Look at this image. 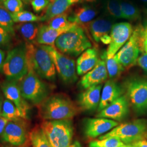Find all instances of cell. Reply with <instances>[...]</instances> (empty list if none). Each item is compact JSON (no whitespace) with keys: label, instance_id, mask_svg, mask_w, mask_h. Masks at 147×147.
I'll return each instance as SVG.
<instances>
[{"label":"cell","instance_id":"cell-39","mask_svg":"<svg viewBox=\"0 0 147 147\" xmlns=\"http://www.w3.org/2000/svg\"><path fill=\"white\" fill-rule=\"evenodd\" d=\"M5 59V53L0 48V71H2Z\"/></svg>","mask_w":147,"mask_h":147},{"label":"cell","instance_id":"cell-1","mask_svg":"<svg viewBox=\"0 0 147 147\" xmlns=\"http://www.w3.org/2000/svg\"><path fill=\"white\" fill-rule=\"evenodd\" d=\"M78 110L72 100L61 94L49 96L38 105L39 116L45 121L70 119L78 113Z\"/></svg>","mask_w":147,"mask_h":147},{"label":"cell","instance_id":"cell-10","mask_svg":"<svg viewBox=\"0 0 147 147\" xmlns=\"http://www.w3.org/2000/svg\"><path fill=\"white\" fill-rule=\"evenodd\" d=\"M129 100L139 113L147 111V79H134L125 85Z\"/></svg>","mask_w":147,"mask_h":147},{"label":"cell","instance_id":"cell-28","mask_svg":"<svg viewBox=\"0 0 147 147\" xmlns=\"http://www.w3.org/2000/svg\"><path fill=\"white\" fill-rule=\"evenodd\" d=\"M0 26L8 32L11 36H15L14 22L11 13L0 3Z\"/></svg>","mask_w":147,"mask_h":147},{"label":"cell","instance_id":"cell-19","mask_svg":"<svg viewBox=\"0 0 147 147\" xmlns=\"http://www.w3.org/2000/svg\"><path fill=\"white\" fill-rule=\"evenodd\" d=\"M98 53L95 48H89L80 55L76 64V73L79 75H83L92 69L99 61Z\"/></svg>","mask_w":147,"mask_h":147},{"label":"cell","instance_id":"cell-43","mask_svg":"<svg viewBox=\"0 0 147 147\" xmlns=\"http://www.w3.org/2000/svg\"><path fill=\"white\" fill-rule=\"evenodd\" d=\"M69 147H81V143L79 141H76L74 142Z\"/></svg>","mask_w":147,"mask_h":147},{"label":"cell","instance_id":"cell-24","mask_svg":"<svg viewBox=\"0 0 147 147\" xmlns=\"http://www.w3.org/2000/svg\"><path fill=\"white\" fill-rule=\"evenodd\" d=\"M27 114L19 109L11 101L5 99L3 101L0 116L9 121H16L27 118Z\"/></svg>","mask_w":147,"mask_h":147},{"label":"cell","instance_id":"cell-46","mask_svg":"<svg viewBox=\"0 0 147 147\" xmlns=\"http://www.w3.org/2000/svg\"><path fill=\"white\" fill-rule=\"evenodd\" d=\"M1 147H16V146H13V145H11V144H7V143H6L5 144H3V145H2Z\"/></svg>","mask_w":147,"mask_h":147},{"label":"cell","instance_id":"cell-13","mask_svg":"<svg viewBox=\"0 0 147 147\" xmlns=\"http://www.w3.org/2000/svg\"><path fill=\"white\" fill-rule=\"evenodd\" d=\"M129 112V103L126 96L121 95L110 105L100 111L97 118H104L113 121H121Z\"/></svg>","mask_w":147,"mask_h":147},{"label":"cell","instance_id":"cell-16","mask_svg":"<svg viewBox=\"0 0 147 147\" xmlns=\"http://www.w3.org/2000/svg\"><path fill=\"white\" fill-rule=\"evenodd\" d=\"M1 89L6 99L13 102L19 109L27 115L29 105L22 98L17 82L7 80L1 85Z\"/></svg>","mask_w":147,"mask_h":147},{"label":"cell","instance_id":"cell-49","mask_svg":"<svg viewBox=\"0 0 147 147\" xmlns=\"http://www.w3.org/2000/svg\"><path fill=\"white\" fill-rule=\"evenodd\" d=\"M127 147H135L134 145L132 144H127Z\"/></svg>","mask_w":147,"mask_h":147},{"label":"cell","instance_id":"cell-3","mask_svg":"<svg viewBox=\"0 0 147 147\" xmlns=\"http://www.w3.org/2000/svg\"><path fill=\"white\" fill-rule=\"evenodd\" d=\"M55 47L64 55L76 57L92 47L83 27L76 25L56 39Z\"/></svg>","mask_w":147,"mask_h":147},{"label":"cell","instance_id":"cell-14","mask_svg":"<svg viewBox=\"0 0 147 147\" xmlns=\"http://www.w3.org/2000/svg\"><path fill=\"white\" fill-rule=\"evenodd\" d=\"M118 125L117 121L104 118H88L84 121V134L90 138H94Z\"/></svg>","mask_w":147,"mask_h":147},{"label":"cell","instance_id":"cell-12","mask_svg":"<svg viewBox=\"0 0 147 147\" xmlns=\"http://www.w3.org/2000/svg\"><path fill=\"white\" fill-rule=\"evenodd\" d=\"M24 119L9 121L1 136V141L16 147L24 146L27 141V128Z\"/></svg>","mask_w":147,"mask_h":147},{"label":"cell","instance_id":"cell-48","mask_svg":"<svg viewBox=\"0 0 147 147\" xmlns=\"http://www.w3.org/2000/svg\"><path fill=\"white\" fill-rule=\"evenodd\" d=\"M143 3L147 5V0H140Z\"/></svg>","mask_w":147,"mask_h":147},{"label":"cell","instance_id":"cell-32","mask_svg":"<svg viewBox=\"0 0 147 147\" xmlns=\"http://www.w3.org/2000/svg\"><path fill=\"white\" fill-rule=\"evenodd\" d=\"M14 23H26L41 21V16H36L33 13L27 11H21L11 14Z\"/></svg>","mask_w":147,"mask_h":147},{"label":"cell","instance_id":"cell-31","mask_svg":"<svg viewBox=\"0 0 147 147\" xmlns=\"http://www.w3.org/2000/svg\"><path fill=\"white\" fill-rule=\"evenodd\" d=\"M105 9L111 19H123L120 0H107L105 3Z\"/></svg>","mask_w":147,"mask_h":147},{"label":"cell","instance_id":"cell-30","mask_svg":"<svg viewBox=\"0 0 147 147\" xmlns=\"http://www.w3.org/2000/svg\"><path fill=\"white\" fill-rule=\"evenodd\" d=\"M69 16L67 13H64L53 18L49 21V26L55 30H60L68 27H73L76 25V24L69 21Z\"/></svg>","mask_w":147,"mask_h":147},{"label":"cell","instance_id":"cell-7","mask_svg":"<svg viewBox=\"0 0 147 147\" xmlns=\"http://www.w3.org/2000/svg\"><path fill=\"white\" fill-rule=\"evenodd\" d=\"M146 136L147 120L137 119L116 126L110 132L100 137L99 139L115 137L127 145L143 140Z\"/></svg>","mask_w":147,"mask_h":147},{"label":"cell","instance_id":"cell-40","mask_svg":"<svg viewBox=\"0 0 147 147\" xmlns=\"http://www.w3.org/2000/svg\"><path fill=\"white\" fill-rule=\"evenodd\" d=\"M135 147H147V141L144 139L131 144Z\"/></svg>","mask_w":147,"mask_h":147},{"label":"cell","instance_id":"cell-50","mask_svg":"<svg viewBox=\"0 0 147 147\" xmlns=\"http://www.w3.org/2000/svg\"><path fill=\"white\" fill-rule=\"evenodd\" d=\"M6 0H0V3H3L4 2H5Z\"/></svg>","mask_w":147,"mask_h":147},{"label":"cell","instance_id":"cell-23","mask_svg":"<svg viewBox=\"0 0 147 147\" xmlns=\"http://www.w3.org/2000/svg\"><path fill=\"white\" fill-rule=\"evenodd\" d=\"M73 27L55 30L50 27L49 25H42L39 27L36 42L39 45L55 47V42L58 37L69 31Z\"/></svg>","mask_w":147,"mask_h":147},{"label":"cell","instance_id":"cell-33","mask_svg":"<svg viewBox=\"0 0 147 147\" xmlns=\"http://www.w3.org/2000/svg\"><path fill=\"white\" fill-rule=\"evenodd\" d=\"M125 144L117 137H107L90 142L89 147H119Z\"/></svg>","mask_w":147,"mask_h":147},{"label":"cell","instance_id":"cell-37","mask_svg":"<svg viewBox=\"0 0 147 147\" xmlns=\"http://www.w3.org/2000/svg\"><path fill=\"white\" fill-rule=\"evenodd\" d=\"M138 65L143 69L144 71L147 72V53H142V55L138 57L137 61Z\"/></svg>","mask_w":147,"mask_h":147},{"label":"cell","instance_id":"cell-47","mask_svg":"<svg viewBox=\"0 0 147 147\" xmlns=\"http://www.w3.org/2000/svg\"><path fill=\"white\" fill-rule=\"evenodd\" d=\"M81 1H83L86 2H88V3H94L97 2L98 0H81Z\"/></svg>","mask_w":147,"mask_h":147},{"label":"cell","instance_id":"cell-53","mask_svg":"<svg viewBox=\"0 0 147 147\" xmlns=\"http://www.w3.org/2000/svg\"><path fill=\"white\" fill-rule=\"evenodd\" d=\"M146 13H147V11H146Z\"/></svg>","mask_w":147,"mask_h":147},{"label":"cell","instance_id":"cell-17","mask_svg":"<svg viewBox=\"0 0 147 147\" xmlns=\"http://www.w3.org/2000/svg\"><path fill=\"white\" fill-rule=\"evenodd\" d=\"M102 85L99 84L86 89L79 96L80 107L84 111L94 110L99 107L101 99Z\"/></svg>","mask_w":147,"mask_h":147},{"label":"cell","instance_id":"cell-22","mask_svg":"<svg viewBox=\"0 0 147 147\" xmlns=\"http://www.w3.org/2000/svg\"><path fill=\"white\" fill-rule=\"evenodd\" d=\"M113 19L104 17H99L90 22L87 27L93 39L96 42L105 35H108L113 25Z\"/></svg>","mask_w":147,"mask_h":147},{"label":"cell","instance_id":"cell-41","mask_svg":"<svg viewBox=\"0 0 147 147\" xmlns=\"http://www.w3.org/2000/svg\"><path fill=\"white\" fill-rule=\"evenodd\" d=\"M100 41L105 44H110L111 42L110 35H105L102 37L100 39Z\"/></svg>","mask_w":147,"mask_h":147},{"label":"cell","instance_id":"cell-42","mask_svg":"<svg viewBox=\"0 0 147 147\" xmlns=\"http://www.w3.org/2000/svg\"><path fill=\"white\" fill-rule=\"evenodd\" d=\"M143 39H144V42H147V21H146L143 25Z\"/></svg>","mask_w":147,"mask_h":147},{"label":"cell","instance_id":"cell-36","mask_svg":"<svg viewBox=\"0 0 147 147\" xmlns=\"http://www.w3.org/2000/svg\"><path fill=\"white\" fill-rule=\"evenodd\" d=\"M50 2V0H32L31 5L33 11L38 13L47 8Z\"/></svg>","mask_w":147,"mask_h":147},{"label":"cell","instance_id":"cell-11","mask_svg":"<svg viewBox=\"0 0 147 147\" xmlns=\"http://www.w3.org/2000/svg\"><path fill=\"white\" fill-rule=\"evenodd\" d=\"M131 24L121 22L113 24L110 32L111 42L106 51L105 57L112 58L130 39L133 33Z\"/></svg>","mask_w":147,"mask_h":147},{"label":"cell","instance_id":"cell-38","mask_svg":"<svg viewBox=\"0 0 147 147\" xmlns=\"http://www.w3.org/2000/svg\"><path fill=\"white\" fill-rule=\"evenodd\" d=\"M9 121L5 118L0 116V136L2 135L5 129V126H7Z\"/></svg>","mask_w":147,"mask_h":147},{"label":"cell","instance_id":"cell-20","mask_svg":"<svg viewBox=\"0 0 147 147\" xmlns=\"http://www.w3.org/2000/svg\"><path fill=\"white\" fill-rule=\"evenodd\" d=\"M81 0H51L45 12L41 16V21H49L53 18L65 12Z\"/></svg>","mask_w":147,"mask_h":147},{"label":"cell","instance_id":"cell-52","mask_svg":"<svg viewBox=\"0 0 147 147\" xmlns=\"http://www.w3.org/2000/svg\"><path fill=\"white\" fill-rule=\"evenodd\" d=\"M26 1H32V0H26Z\"/></svg>","mask_w":147,"mask_h":147},{"label":"cell","instance_id":"cell-26","mask_svg":"<svg viewBox=\"0 0 147 147\" xmlns=\"http://www.w3.org/2000/svg\"><path fill=\"white\" fill-rule=\"evenodd\" d=\"M121 1V10L123 19L130 21H136L141 18V11L136 6L123 0Z\"/></svg>","mask_w":147,"mask_h":147},{"label":"cell","instance_id":"cell-21","mask_svg":"<svg viewBox=\"0 0 147 147\" xmlns=\"http://www.w3.org/2000/svg\"><path fill=\"white\" fill-rule=\"evenodd\" d=\"M98 14V11L90 5H82L77 8L70 16L69 21L80 26L88 27L90 22L94 20Z\"/></svg>","mask_w":147,"mask_h":147},{"label":"cell","instance_id":"cell-6","mask_svg":"<svg viewBox=\"0 0 147 147\" xmlns=\"http://www.w3.org/2000/svg\"><path fill=\"white\" fill-rule=\"evenodd\" d=\"M52 147H69L71 144L74 128L70 119L45 121L41 125Z\"/></svg>","mask_w":147,"mask_h":147},{"label":"cell","instance_id":"cell-44","mask_svg":"<svg viewBox=\"0 0 147 147\" xmlns=\"http://www.w3.org/2000/svg\"><path fill=\"white\" fill-rule=\"evenodd\" d=\"M3 99L2 97H1L0 96V115L1 113V111H2V105H3Z\"/></svg>","mask_w":147,"mask_h":147},{"label":"cell","instance_id":"cell-2","mask_svg":"<svg viewBox=\"0 0 147 147\" xmlns=\"http://www.w3.org/2000/svg\"><path fill=\"white\" fill-rule=\"evenodd\" d=\"M28 65L42 79L53 81L56 70L52 58L42 45L26 43Z\"/></svg>","mask_w":147,"mask_h":147},{"label":"cell","instance_id":"cell-4","mask_svg":"<svg viewBox=\"0 0 147 147\" xmlns=\"http://www.w3.org/2000/svg\"><path fill=\"white\" fill-rule=\"evenodd\" d=\"M28 70L26 43H21L9 51L2 72L7 80L18 82L26 76Z\"/></svg>","mask_w":147,"mask_h":147},{"label":"cell","instance_id":"cell-29","mask_svg":"<svg viewBox=\"0 0 147 147\" xmlns=\"http://www.w3.org/2000/svg\"><path fill=\"white\" fill-rule=\"evenodd\" d=\"M102 57L105 60L106 68L108 73V76L111 78H116L118 77L125 68L119 63L115 57L112 58H106L105 57V53L102 55Z\"/></svg>","mask_w":147,"mask_h":147},{"label":"cell","instance_id":"cell-8","mask_svg":"<svg viewBox=\"0 0 147 147\" xmlns=\"http://www.w3.org/2000/svg\"><path fill=\"white\" fill-rule=\"evenodd\" d=\"M143 25L137 27L129 40L114 56L125 69L130 68L135 65L140 53L143 50Z\"/></svg>","mask_w":147,"mask_h":147},{"label":"cell","instance_id":"cell-25","mask_svg":"<svg viewBox=\"0 0 147 147\" xmlns=\"http://www.w3.org/2000/svg\"><path fill=\"white\" fill-rule=\"evenodd\" d=\"M16 28L27 42L34 43L36 41L39 27L34 22L22 23L16 26Z\"/></svg>","mask_w":147,"mask_h":147},{"label":"cell","instance_id":"cell-35","mask_svg":"<svg viewBox=\"0 0 147 147\" xmlns=\"http://www.w3.org/2000/svg\"><path fill=\"white\" fill-rule=\"evenodd\" d=\"M11 36L8 32L0 26V48L6 49L10 46Z\"/></svg>","mask_w":147,"mask_h":147},{"label":"cell","instance_id":"cell-51","mask_svg":"<svg viewBox=\"0 0 147 147\" xmlns=\"http://www.w3.org/2000/svg\"><path fill=\"white\" fill-rule=\"evenodd\" d=\"M127 147V145L124 144V145H123V146H121V147Z\"/></svg>","mask_w":147,"mask_h":147},{"label":"cell","instance_id":"cell-45","mask_svg":"<svg viewBox=\"0 0 147 147\" xmlns=\"http://www.w3.org/2000/svg\"><path fill=\"white\" fill-rule=\"evenodd\" d=\"M143 50L145 51V53H147V42H143Z\"/></svg>","mask_w":147,"mask_h":147},{"label":"cell","instance_id":"cell-27","mask_svg":"<svg viewBox=\"0 0 147 147\" xmlns=\"http://www.w3.org/2000/svg\"><path fill=\"white\" fill-rule=\"evenodd\" d=\"M33 147H52L41 127H35L30 134Z\"/></svg>","mask_w":147,"mask_h":147},{"label":"cell","instance_id":"cell-5","mask_svg":"<svg viewBox=\"0 0 147 147\" xmlns=\"http://www.w3.org/2000/svg\"><path fill=\"white\" fill-rule=\"evenodd\" d=\"M20 82L22 98L32 104L38 106L49 96L50 87L31 67L28 66L27 73Z\"/></svg>","mask_w":147,"mask_h":147},{"label":"cell","instance_id":"cell-9","mask_svg":"<svg viewBox=\"0 0 147 147\" xmlns=\"http://www.w3.org/2000/svg\"><path fill=\"white\" fill-rule=\"evenodd\" d=\"M52 58L56 70L66 84H71L78 80L76 64L73 59L59 52L55 47L43 45Z\"/></svg>","mask_w":147,"mask_h":147},{"label":"cell","instance_id":"cell-18","mask_svg":"<svg viewBox=\"0 0 147 147\" xmlns=\"http://www.w3.org/2000/svg\"><path fill=\"white\" fill-rule=\"evenodd\" d=\"M123 89L116 81L108 80L102 88L98 111L100 112L122 95Z\"/></svg>","mask_w":147,"mask_h":147},{"label":"cell","instance_id":"cell-34","mask_svg":"<svg viewBox=\"0 0 147 147\" xmlns=\"http://www.w3.org/2000/svg\"><path fill=\"white\" fill-rule=\"evenodd\" d=\"M2 4L11 14L23 11L24 5L21 0H6Z\"/></svg>","mask_w":147,"mask_h":147},{"label":"cell","instance_id":"cell-15","mask_svg":"<svg viewBox=\"0 0 147 147\" xmlns=\"http://www.w3.org/2000/svg\"><path fill=\"white\" fill-rule=\"evenodd\" d=\"M108 78V73L105 60L99 59L94 68L84 74L80 81V85L84 89L99 85Z\"/></svg>","mask_w":147,"mask_h":147}]
</instances>
